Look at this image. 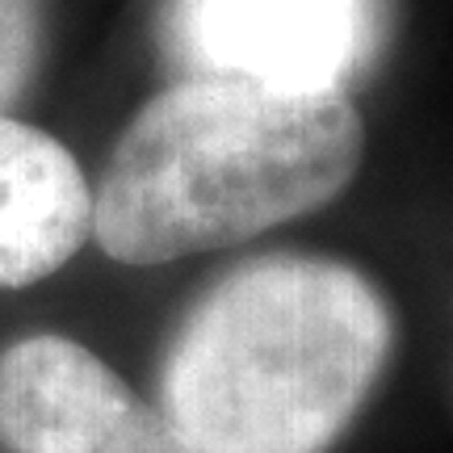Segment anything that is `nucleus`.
<instances>
[{"instance_id":"1","label":"nucleus","mask_w":453,"mask_h":453,"mask_svg":"<svg viewBox=\"0 0 453 453\" xmlns=\"http://www.w3.org/2000/svg\"><path fill=\"white\" fill-rule=\"evenodd\" d=\"M361 147L344 93L189 76L122 130L93 194V240L118 265L231 248L327 206Z\"/></svg>"},{"instance_id":"2","label":"nucleus","mask_w":453,"mask_h":453,"mask_svg":"<svg viewBox=\"0 0 453 453\" xmlns=\"http://www.w3.org/2000/svg\"><path fill=\"white\" fill-rule=\"evenodd\" d=\"M390 311L324 257H265L202 294L164 353L160 411L197 453H327L390 357Z\"/></svg>"},{"instance_id":"3","label":"nucleus","mask_w":453,"mask_h":453,"mask_svg":"<svg viewBox=\"0 0 453 453\" xmlns=\"http://www.w3.org/2000/svg\"><path fill=\"white\" fill-rule=\"evenodd\" d=\"M382 0H177L173 50L194 76L344 93L378 42Z\"/></svg>"},{"instance_id":"4","label":"nucleus","mask_w":453,"mask_h":453,"mask_svg":"<svg viewBox=\"0 0 453 453\" xmlns=\"http://www.w3.org/2000/svg\"><path fill=\"white\" fill-rule=\"evenodd\" d=\"M143 399L67 336H26L0 353V437L13 453H110Z\"/></svg>"},{"instance_id":"5","label":"nucleus","mask_w":453,"mask_h":453,"mask_svg":"<svg viewBox=\"0 0 453 453\" xmlns=\"http://www.w3.org/2000/svg\"><path fill=\"white\" fill-rule=\"evenodd\" d=\"M93 235V189L47 130L0 113V290L64 269Z\"/></svg>"},{"instance_id":"6","label":"nucleus","mask_w":453,"mask_h":453,"mask_svg":"<svg viewBox=\"0 0 453 453\" xmlns=\"http://www.w3.org/2000/svg\"><path fill=\"white\" fill-rule=\"evenodd\" d=\"M42 42V0H0V113L13 105L34 67Z\"/></svg>"}]
</instances>
